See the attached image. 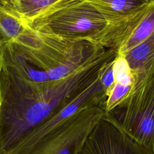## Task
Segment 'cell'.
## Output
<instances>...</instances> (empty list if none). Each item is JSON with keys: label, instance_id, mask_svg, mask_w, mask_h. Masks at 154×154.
Instances as JSON below:
<instances>
[{"label": "cell", "instance_id": "obj_1", "mask_svg": "<svg viewBox=\"0 0 154 154\" xmlns=\"http://www.w3.org/2000/svg\"><path fill=\"white\" fill-rule=\"evenodd\" d=\"M2 57L0 154H8L30 132L93 84L105 64L96 57L63 78L35 82L24 78L2 52Z\"/></svg>", "mask_w": 154, "mask_h": 154}, {"label": "cell", "instance_id": "obj_2", "mask_svg": "<svg viewBox=\"0 0 154 154\" xmlns=\"http://www.w3.org/2000/svg\"><path fill=\"white\" fill-rule=\"evenodd\" d=\"M6 43L45 72L49 81L66 77L106 49L91 40L40 32L27 25L16 40Z\"/></svg>", "mask_w": 154, "mask_h": 154}, {"label": "cell", "instance_id": "obj_3", "mask_svg": "<svg viewBox=\"0 0 154 154\" xmlns=\"http://www.w3.org/2000/svg\"><path fill=\"white\" fill-rule=\"evenodd\" d=\"M130 94L110 114L122 131L154 154V58L134 71Z\"/></svg>", "mask_w": 154, "mask_h": 154}, {"label": "cell", "instance_id": "obj_4", "mask_svg": "<svg viewBox=\"0 0 154 154\" xmlns=\"http://www.w3.org/2000/svg\"><path fill=\"white\" fill-rule=\"evenodd\" d=\"M23 20L36 31L91 40L109 23L88 0H60L34 17Z\"/></svg>", "mask_w": 154, "mask_h": 154}, {"label": "cell", "instance_id": "obj_5", "mask_svg": "<svg viewBox=\"0 0 154 154\" xmlns=\"http://www.w3.org/2000/svg\"><path fill=\"white\" fill-rule=\"evenodd\" d=\"M105 115L99 106L78 112L21 154H79L94 127Z\"/></svg>", "mask_w": 154, "mask_h": 154}, {"label": "cell", "instance_id": "obj_6", "mask_svg": "<svg viewBox=\"0 0 154 154\" xmlns=\"http://www.w3.org/2000/svg\"><path fill=\"white\" fill-rule=\"evenodd\" d=\"M106 94L99 78L56 114L33 129L8 154H21L29 149L51 131L74 115L99 106L104 109Z\"/></svg>", "mask_w": 154, "mask_h": 154}, {"label": "cell", "instance_id": "obj_7", "mask_svg": "<svg viewBox=\"0 0 154 154\" xmlns=\"http://www.w3.org/2000/svg\"><path fill=\"white\" fill-rule=\"evenodd\" d=\"M79 154H152L126 133L106 113L94 127Z\"/></svg>", "mask_w": 154, "mask_h": 154}, {"label": "cell", "instance_id": "obj_8", "mask_svg": "<svg viewBox=\"0 0 154 154\" xmlns=\"http://www.w3.org/2000/svg\"><path fill=\"white\" fill-rule=\"evenodd\" d=\"M149 5L121 18L111 21L91 40L105 49L117 51L122 43L132 34L146 14Z\"/></svg>", "mask_w": 154, "mask_h": 154}, {"label": "cell", "instance_id": "obj_9", "mask_svg": "<svg viewBox=\"0 0 154 154\" xmlns=\"http://www.w3.org/2000/svg\"><path fill=\"white\" fill-rule=\"evenodd\" d=\"M114 82L107 93L104 110L109 112L122 106L128 98L134 82V71L123 55L117 54L113 64Z\"/></svg>", "mask_w": 154, "mask_h": 154}, {"label": "cell", "instance_id": "obj_10", "mask_svg": "<svg viewBox=\"0 0 154 154\" xmlns=\"http://www.w3.org/2000/svg\"><path fill=\"white\" fill-rule=\"evenodd\" d=\"M109 23L128 15L148 5L151 0H88Z\"/></svg>", "mask_w": 154, "mask_h": 154}, {"label": "cell", "instance_id": "obj_11", "mask_svg": "<svg viewBox=\"0 0 154 154\" xmlns=\"http://www.w3.org/2000/svg\"><path fill=\"white\" fill-rule=\"evenodd\" d=\"M23 20L9 7L6 0H0V40L10 42L26 29Z\"/></svg>", "mask_w": 154, "mask_h": 154}, {"label": "cell", "instance_id": "obj_12", "mask_svg": "<svg viewBox=\"0 0 154 154\" xmlns=\"http://www.w3.org/2000/svg\"><path fill=\"white\" fill-rule=\"evenodd\" d=\"M154 32V0H151L149 8L132 34L117 50V54H124L138 45Z\"/></svg>", "mask_w": 154, "mask_h": 154}, {"label": "cell", "instance_id": "obj_13", "mask_svg": "<svg viewBox=\"0 0 154 154\" xmlns=\"http://www.w3.org/2000/svg\"><path fill=\"white\" fill-rule=\"evenodd\" d=\"M60 0H6L9 7L23 20L31 19Z\"/></svg>", "mask_w": 154, "mask_h": 154}, {"label": "cell", "instance_id": "obj_14", "mask_svg": "<svg viewBox=\"0 0 154 154\" xmlns=\"http://www.w3.org/2000/svg\"><path fill=\"white\" fill-rule=\"evenodd\" d=\"M120 55H123L133 71L138 70L154 58V32L138 45Z\"/></svg>", "mask_w": 154, "mask_h": 154}, {"label": "cell", "instance_id": "obj_15", "mask_svg": "<svg viewBox=\"0 0 154 154\" xmlns=\"http://www.w3.org/2000/svg\"><path fill=\"white\" fill-rule=\"evenodd\" d=\"M114 60L108 62L102 67L99 76V81L106 95L114 82Z\"/></svg>", "mask_w": 154, "mask_h": 154}, {"label": "cell", "instance_id": "obj_16", "mask_svg": "<svg viewBox=\"0 0 154 154\" xmlns=\"http://www.w3.org/2000/svg\"><path fill=\"white\" fill-rule=\"evenodd\" d=\"M2 52H1V42H0V73L2 69Z\"/></svg>", "mask_w": 154, "mask_h": 154}]
</instances>
